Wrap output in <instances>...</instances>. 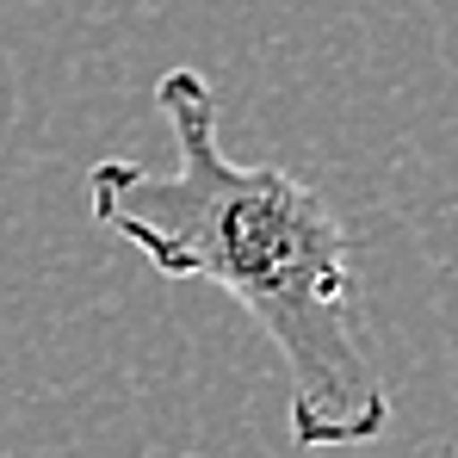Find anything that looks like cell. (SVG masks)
<instances>
[{
	"mask_svg": "<svg viewBox=\"0 0 458 458\" xmlns=\"http://www.w3.org/2000/svg\"><path fill=\"white\" fill-rule=\"evenodd\" d=\"M446 458H458V434H453V446H446Z\"/></svg>",
	"mask_w": 458,
	"mask_h": 458,
	"instance_id": "cell-2",
	"label": "cell"
},
{
	"mask_svg": "<svg viewBox=\"0 0 458 458\" xmlns=\"http://www.w3.org/2000/svg\"><path fill=\"white\" fill-rule=\"evenodd\" d=\"M155 112L167 118L174 167L93 161V217L161 279H211L260 322L285 366L292 440L304 453L378 440L390 428V390L360 335L353 235L335 205L285 167L229 161L217 93L199 69L155 81Z\"/></svg>",
	"mask_w": 458,
	"mask_h": 458,
	"instance_id": "cell-1",
	"label": "cell"
}]
</instances>
